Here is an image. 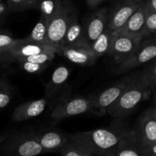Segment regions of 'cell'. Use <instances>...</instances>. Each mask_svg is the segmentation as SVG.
I'll list each match as a JSON object with an SVG mask.
<instances>
[{"label":"cell","instance_id":"6da1fadb","mask_svg":"<svg viewBox=\"0 0 156 156\" xmlns=\"http://www.w3.org/2000/svg\"><path fill=\"white\" fill-rule=\"evenodd\" d=\"M130 129L121 125L69 134V139L92 155L114 156L120 142Z\"/></svg>","mask_w":156,"mask_h":156},{"label":"cell","instance_id":"7a4b0ae2","mask_svg":"<svg viewBox=\"0 0 156 156\" xmlns=\"http://www.w3.org/2000/svg\"><path fill=\"white\" fill-rule=\"evenodd\" d=\"M150 93L151 89L140 81L139 75L126 87L117 101L108 108L107 114L114 118L126 117L133 112L137 105L146 100Z\"/></svg>","mask_w":156,"mask_h":156},{"label":"cell","instance_id":"3957f363","mask_svg":"<svg viewBox=\"0 0 156 156\" xmlns=\"http://www.w3.org/2000/svg\"><path fill=\"white\" fill-rule=\"evenodd\" d=\"M44 154L37 132L21 131L10 133L0 144V156H37Z\"/></svg>","mask_w":156,"mask_h":156},{"label":"cell","instance_id":"277c9868","mask_svg":"<svg viewBox=\"0 0 156 156\" xmlns=\"http://www.w3.org/2000/svg\"><path fill=\"white\" fill-rule=\"evenodd\" d=\"M92 109L91 98L82 96H66L59 98L51 112L53 122H59L67 117L85 114Z\"/></svg>","mask_w":156,"mask_h":156},{"label":"cell","instance_id":"5b68a950","mask_svg":"<svg viewBox=\"0 0 156 156\" xmlns=\"http://www.w3.org/2000/svg\"><path fill=\"white\" fill-rule=\"evenodd\" d=\"M140 73H131L125 77L122 78L119 81L101 91L96 96L91 97L92 101V109L98 115H104L107 114L108 108L117 101L126 88V87L139 76Z\"/></svg>","mask_w":156,"mask_h":156},{"label":"cell","instance_id":"8992f818","mask_svg":"<svg viewBox=\"0 0 156 156\" xmlns=\"http://www.w3.org/2000/svg\"><path fill=\"white\" fill-rule=\"evenodd\" d=\"M76 12V9L71 2L64 0L63 6L59 13L49 22L48 42L56 49L62 44L72 17Z\"/></svg>","mask_w":156,"mask_h":156},{"label":"cell","instance_id":"52a82bcc","mask_svg":"<svg viewBox=\"0 0 156 156\" xmlns=\"http://www.w3.org/2000/svg\"><path fill=\"white\" fill-rule=\"evenodd\" d=\"M155 58H156V37L143 40L130 57L117 64L115 72L117 74L127 73L150 62Z\"/></svg>","mask_w":156,"mask_h":156},{"label":"cell","instance_id":"ba28073f","mask_svg":"<svg viewBox=\"0 0 156 156\" xmlns=\"http://www.w3.org/2000/svg\"><path fill=\"white\" fill-rule=\"evenodd\" d=\"M143 40V38L131 36L120 30L114 32L112 46L108 56H111L117 65L130 57Z\"/></svg>","mask_w":156,"mask_h":156},{"label":"cell","instance_id":"9c48e42d","mask_svg":"<svg viewBox=\"0 0 156 156\" xmlns=\"http://www.w3.org/2000/svg\"><path fill=\"white\" fill-rule=\"evenodd\" d=\"M48 51L56 52V48L50 44H38V43L33 42L27 39V37L23 38V39H18L16 43L0 59V62H16L19 59Z\"/></svg>","mask_w":156,"mask_h":156},{"label":"cell","instance_id":"30bf717a","mask_svg":"<svg viewBox=\"0 0 156 156\" xmlns=\"http://www.w3.org/2000/svg\"><path fill=\"white\" fill-rule=\"evenodd\" d=\"M145 1L146 0H117L109 10L108 27L114 32L120 30Z\"/></svg>","mask_w":156,"mask_h":156},{"label":"cell","instance_id":"8fae6325","mask_svg":"<svg viewBox=\"0 0 156 156\" xmlns=\"http://www.w3.org/2000/svg\"><path fill=\"white\" fill-rule=\"evenodd\" d=\"M109 24V9L101 8L93 12L85 22V41L91 47L94 41L108 27Z\"/></svg>","mask_w":156,"mask_h":156},{"label":"cell","instance_id":"7c38bea8","mask_svg":"<svg viewBox=\"0 0 156 156\" xmlns=\"http://www.w3.org/2000/svg\"><path fill=\"white\" fill-rule=\"evenodd\" d=\"M134 130L137 139L144 147L155 143L156 108H151L143 114Z\"/></svg>","mask_w":156,"mask_h":156},{"label":"cell","instance_id":"4fadbf2b","mask_svg":"<svg viewBox=\"0 0 156 156\" xmlns=\"http://www.w3.org/2000/svg\"><path fill=\"white\" fill-rule=\"evenodd\" d=\"M56 53L81 66H92L98 59L88 46H60L56 49Z\"/></svg>","mask_w":156,"mask_h":156},{"label":"cell","instance_id":"5bb4252c","mask_svg":"<svg viewBox=\"0 0 156 156\" xmlns=\"http://www.w3.org/2000/svg\"><path fill=\"white\" fill-rule=\"evenodd\" d=\"M37 137L44 153L59 152L69 142V135L56 129H42L37 132Z\"/></svg>","mask_w":156,"mask_h":156},{"label":"cell","instance_id":"9a60e30c","mask_svg":"<svg viewBox=\"0 0 156 156\" xmlns=\"http://www.w3.org/2000/svg\"><path fill=\"white\" fill-rule=\"evenodd\" d=\"M148 9L146 8V1L140 5V7L133 14L127 22L123 25L120 31L125 34L143 38L146 37V24L148 16Z\"/></svg>","mask_w":156,"mask_h":156},{"label":"cell","instance_id":"2e32d148","mask_svg":"<svg viewBox=\"0 0 156 156\" xmlns=\"http://www.w3.org/2000/svg\"><path fill=\"white\" fill-rule=\"evenodd\" d=\"M47 100L41 98L30 101L18 105L14 111L12 120L14 122H22L41 115L45 110Z\"/></svg>","mask_w":156,"mask_h":156},{"label":"cell","instance_id":"e0dca14e","mask_svg":"<svg viewBox=\"0 0 156 156\" xmlns=\"http://www.w3.org/2000/svg\"><path fill=\"white\" fill-rule=\"evenodd\" d=\"M114 156H148L144 146H142L135 130L129 133L120 142Z\"/></svg>","mask_w":156,"mask_h":156},{"label":"cell","instance_id":"ac0fdd59","mask_svg":"<svg viewBox=\"0 0 156 156\" xmlns=\"http://www.w3.org/2000/svg\"><path fill=\"white\" fill-rule=\"evenodd\" d=\"M60 46H62V47L88 46L85 41V29L78 20L77 12H75L72 17V19L66 32L65 37Z\"/></svg>","mask_w":156,"mask_h":156},{"label":"cell","instance_id":"d6986e66","mask_svg":"<svg viewBox=\"0 0 156 156\" xmlns=\"http://www.w3.org/2000/svg\"><path fill=\"white\" fill-rule=\"evenodd\" d=\"M70 71L65 66H59L53 71L50 82L46 85L45 94L47 98L53 99L66 86Z\"/></svg>","mask_w":156,"mask_h":156},{"label":"cell","instance_id":"ffe728a7","mask_svg":"<svg viewBox=\"0 0 156 156\" xmlns=\"http://www.w3.org/2000/svg\"><path fill=\"white\" fill-rule=\"evenodd\" d=\"M114 31L109 27L106 29L91 45V50L97 58L108 55L112 46Z\"/></svg>","mask_w":156,"mask_h":156},{"label":"cell","instance_id":"44dd1931","mask_svg":"<svg viewBox=\"0 0 156 156\" xmlns=\"http://www.w3.org/2000/svg\"><path fill=\"white\" fill-rule=\"evenodd\" d=\"M64 0H41L38 9L41 16L50 22L62 9Z\"/></svg>","mask_w":156,"mask_h":156},{"label":"cell","instance_id":"7402d4cb","mask_svg":"<svg viewBox=\"0 0 156 156\" xmlns=\"http://www.w3.org/2000/svg\"><path fill=\"white\" fill-rule=\"evenodd\" d=\"M48 25L49 21L42 16L40 17L39 21L34 27L30 34L27 37V38L33 42L38 43V44H50L48 42Z\"/></svg>","mask_w":156,"mask_h":156},{"label":"cell","instance_id":"603a6c76","mask_svg":"<svg viewBox=\"0 0 156 156\" xmlns=\"http://www.w3.org/2000/svg\"><path fill=\"white\" fill-rule=\"evenodd\" d=\"M41 0H6L9 12H18L38 9Z\"/></svg>","mask_w":156,"mask_h":156},{"label":"cell","instance_id":"cb8c5ba5","mask_svg":"<svg viewBox=\"0 0 156 156\" xmlns=\"http://www.w3.org/2000/svg\"><path fill=\"white\" fill-rule=\"evenodd\" d=\"M140 74V79L151 90L156 86V58Z\"/></svg>","mask_w":156,"mask_h":156},{"label":"cell","instance_id":"d4e9b609","mask_svg":"<svg viewBox=\"0 0 156 156\" xmlns=\"http://www.w3.org/2000/svg\"><path fill=\"white\" fill-rule=\"evenodd\" d=\"M12 98V88L5 79H0V110L9 105Z\"/></svg>","mask_w":156,"mask_h":156},{"label":"cell","instance_id":"484cf974","mask_svg":"<svg viewBox=\"0 0 156 156\" xmlns=\"http://www.w3.org/2000/svg\"><path fill=\"white\" fill-rule=\"evenodd\" d=\"M59 153L62 156H91L92 154L84 150L73 142L69 140Z\"/></svg>","mask_w":156,"mask_h":156},{"label":"cell","instance_id":"4316f807","mask_svg":"<svg viewBox=\"0 0 156 156\" xmlns=\"http://www.w3.org/2000/svg\"><path fill=\"white\" fill-rule=\"evenodd\" d=\"M16 62H18V66L21 69L25 71L26 73H31V74H37V73H41L50 66L49 64L35 63V62L23 60V59H19Z\"/></svg>","mask_w":156,"mask_h":156},{"label":"cell","instance_id":"83f0119b","mask_svg":"<svg viewBox=\"0 0 156 156\" xmlns=\"http://www.w3.org/2000/svg\"><path fill=\"white\" fill-rule=\"evenodd\" d=\"M55 54H56V52L54 51L44 52V53L32 55V56H27V57L22 58V59H23V60L35 62V63L49 64V65H50V62H52V60L54 59ZM19 59H18V60H19Z\"/></svg>","mask_w":156,"mask_h":156},{"label":"cell","instance_id":"f1b7e54d","mask_svg":"<svg viewBox=\"0 0 156 156\" xmlns=\"http://www.w3.org/2000/svg\"><path fill=\"white\" fill-rule=\"evenodd\" d=\"M17 41L18 39H15L10 34L0 31V59L9 51Z\"/></svg>","mask_w":156,"mask_h":156},{"label":"cell","instance_id":"f546056e","mask_svg":"<svg viewBox=\"0 0 156 156\" xmlns=\"http://www.w3.org/2000/svg\"><path fill=\"white\" fill-rule=\"evenodd\" d=\"M156 36V12H149L146 24V37Z\"/></svg>","mask_w":156,"mask_h":156},{"label":"cell","instance_id":"4dcf8cb0","mask_svg":"<svg viewBox=\"0 0 156 156\" xmlns=\"http://www.w3.org/2000/svg\"><path fill=\"white\" fill-rule=\"evenodd\" d=\"M9 12L7 5L5 4L2 0H0V24H3Z\"/></svg>","mask_w":156,"mask_h":156},{"label":"cell","instance_id":"1f68e13d","mask_svg":"<svg viewBox=\"0 0 156 156\" xmlns=\"http://www.w3.org/2000/svg\"><path fill=\"white\" fill-rule=\"evenodd\" d=\"M146 8L149 12H156V0H146Z\"/></svg>","mask_w":156,"mask_h":156},{"label":"cell","instance_id":"d6a6232c","mask_svg":"<svg viewBox=\"0 0 156 156\" xmlns=\"http://www.w3.org/2000/svg\"><path fill=\"white\" fill-rule=\"evenodd\" d=\"M148 156H156V143L145 147Z\"/></svg>","mask_w":156,"mask_h":156},{"label":"cell","instance_id":"836d02e7","mask_svg":"<svg viewBox=\"0 0 156 156\" xmlns=\"http://www.w3.org/2000/svg\"><path fill=\"white\" fill-rule=\"evenodd\" d=\"M105 1H107V0H85L87 5L90 9H94Z\"/></svg>","mask_w":156,"mask_h":156},{"label":"cell","instance_id":"e575fe53","mask_svg":"<svg viewBox=\"0 0 156 156\" xmlns=\"http://www.w3.org/2000/svg\"><path fill=\"white\" fill-rule=\"evenodd\" d=\"M9 134L10 133H2V134H0V144H1L2 143H3V142L5 141V140H6V139L9 137Z\"/></svg>","mask_w":156,"mask_h":156},{"label":"cell","instance_id":"d590c367","mask_svg":"<svg viewBox=\"0 0 156 156\" xmlns=\"http://www.w3.org/2000/svg\"><path fill=\"white\" fill-rule=\"evenodd\" d=\"M91 156H101V155H92Z\"/></svg>","mask_w":156,"mask_h":156},{"label":"cell","instance_id":"8d00e7d4","mask_svg":"<svg viewBox=\"0 0 156 156\" xmlns=\"http://www.w3.org/2000/svg\"><path fill=\"white\" fill-rule=\"evenodd\" d=\"M155 143H156V140H155Z\"/></svg>","mask_w":156,"mask_h":156}]
</instances>
